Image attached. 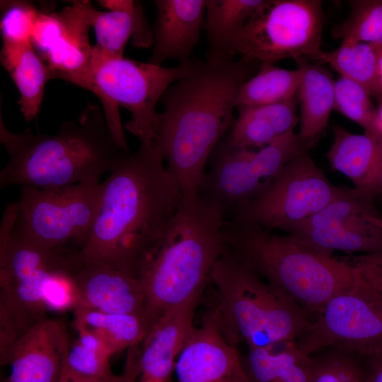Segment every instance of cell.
I'll return each instance as SVG.
<instances>
[{"label": "cell", "instance_id": "3", "mask_svg": "<svg viewBox=\"0 0 382 382\" xmlns=\"http://www.w3.org/2000/svg\"><path fill=\"white\" fill-rule=\"evenodd\" d=\"M0 142L8 161L0 171V187L37 188L99 183L125 151L114 139L104 112L91 103L77 118L64 122L54 134L30 129L13 132L0 115Z\"/></svg>", "mask_w": 382, "mask_h": 382}, {"label": "cell", "instance_id": "25", "mask_svg": "<svg viewBox=\"0 0 382 382\" xmlns=\"http://www.w3.org/2000/svg\"><path fill=\"white\" fill-rule=\"evenodd\" d=\"M241 359L249 382H312V357L296 341L248 349Z\"/></svg>", "mask_w": 382, "mask_h": 382}, {"label": "cell", "instance_id": "28", "mask_svg": "<svg viewBox=\"0 0 382 382\" xmlns=\"http://www.w3.org/2000/svg\"><path fill=\"white\" fill-rule=\"evenodd\" d=\"M74 311V327L94 332L112 355L139 345L147 332L146 320L141 315L106 313L80 307Z\"/></svg>", "mask_w": 382, "mask_h": 382}, {"label": "cell", "instance_id": "36", "mask_svg": "<svg viewBox=\"0 0 382 382\" xmlns=\"http://www.w3.org/2000/svg\"><path fill=\"white\" fill-rule=\"evenodd\" d=\"M111 356L89 347L76 340L70 345L66 366L72 371L88 377H108L113 375L110 359Z\"/></svg>", "mask_w": 382, "mask_h": 382}, {"label": "cell", "instance_id": "14", "mask_svg": "<svg viewBox=\"0 0 382 382\" xmlns=\"http://www.w3.org/2000/svg\"><path fill=\"white\" fill-rule=\"evenodd\" d=\"M324 253H382V219L374 199L343 188L326 207L286 231Z\"/></svg>", "mask_w": 382, "mask_h": 382}, {"label": "cell", "instance_id": "4", "mask_svg": "<svg viewBox=\"0 0 382 382\" xmlns=\"http://www.w3.org/2000/svg\"><path fill=\"white\" fill-rule=\"evenodd\" d=\"M225 210L201 197L183 200L163 235L140 263L147 330L163 314L202 296L226 248Z\"/></svg>", "mask_w": 382, "mask_h": 382}, {"label": "cell", "instance_id": "21", "mask_svg": "<svg viewBox=\"0 0 382 382\" xmlns=\"http://www.w3.org/2000/svg\"><path fill=\"white\" fill-rule=\"evenodd\" d=\"M333 132V142L327 154L330 164L351 180L354 189L374 199L382 192V139L366 133L353 134L340 125L334 127Z\"/></svg>", "mask_w": 382, "mask_h": 382}, {"label": "cell", "instance_id": "22", "mask_svg": "<svg viewBox=\"0 0 382 382\" xmlns=\"http://www.w3.org/2000/svg\"><path fill=\"white\" fill-rule=\"evenodd\" d=\"M297 95L279 103L238 109V117L225 139L233 146L262 148L277 138L294 131Z\"/></svg>", "mask_w": 382, "mask_h": 382}, {"label": "cell", "instance_id": "12", "mask_svg": "<svg viewBox=\"0 0 382 382\" xmlns=\"http://www.w3.org/2000/svg\"><path fill=\"white\" fill-rule=\"evenodd\" d=\"M342 189L333 185L302 150L262 193L234 209L231 220L286 232L326 207Z\"/></svg>", "mask_w": 382, "mask_h": 382}, {"label": "cell", "instance_id": "44", "mask_svg": "<svg viewBox=\"0 0 382 382\" xmlns=\"http://www.w3.org/2000/svg\"><path fill=\"white\" fill-rule=\"evenodd\" d=\"M380 176H381V181L382 184V140H381V159Z\"/></svg>", "mask_w": 382, "mask_h": 382}, {"label": "cell", "instance_id": "19", "mask_svg": "<svg viewBox=\"0 0 382 382\" xmlns=\"http://www.w3.org/2000/svg\"><path fill=\"white\" fill-rule=\"evenodd\" d=\"M201 296L168 310L148 329L139 343L143 378L169 382L177 359L194 332V316Z\"/></svg>", "mask_w": 382, "mask_h": 382}, {"label": "cell", "instance_id": "7", "mask_svg": "<svg viewBox=\"0 0 382 382\" xmlns=\"http://www.w3.org/2000/svg\"><path fill=\"white\" fill-rule=\"evenodd\" d=\"M349 258L352 283L330 299L296 340L308 355L334 349L363 360L382 354V253Z\"/></svg>", "mask_w": 382, "mask_h": 382}, {"label": "cell", "instance_id": "43", "mask_svg": "<svg viewBox=\"0 0 382 382\" xmlns=\"http://www.w3.org/2000/svg\"><path fill=\"white\" fill-rule=\"evenodd\" d=\"M377 112H378V117H379L381 125H382V103L381 104V106L379 109L377 110Z\"/></svg>", "mask_w": 382, "mask_h": 382}, {"label": "cell", "instance_id": "16", "mask_svg": "<svg viewBox=\"0 0 382 382\" xmlns=\"http://www.w3.org/2000/svg\"><path fill=\"white\" fill-rule=\"evenodd\" d=\"M241 366L236 346L224 334L214 308L195 328L175 371L178 382H231Z\"/></svg>", "mask_w": 382, "mask_h": 382}, {"label": "cell", "instance_id": "30", "mask_svg": "<svg viewBox=\"0 0 382 382\" xmlns=\"http://www.w3.org/2000/svg\"><path fill=\"white\" fill-rule=\"evenodd\" d=\"M313 59L328 64L341 77L361 85L370 95L382 93L376 45L366 42H342L335 50H321Z\"/></svg>", "mask_w": 382, "mask_h": 382}, {"label": "cell", "instance_id": "39", "mask_svg": "<svg viewBox=\"0 0 382 382\" xmlns=\"http://www.w3.org/2000/svg\"><path fill=\"white\" fill-rule=\"evenodd\" d=\"M231 382H249L245 374L243 366L238 371Z\"/></svg>", "mask_w": 382, "mask_h": 382}, {"label": "cell", "instance_id": "6", "mask_svg": "<svg viewBox=\"0 0 382 382\" xmlns=\"http://www.w3.org/2000/svg\"><path fill=\"white\" fill-rule=\"evenodd\" d=\"M210 282L218 294L214 308L231 343L248 349L296 341L311 319L306 311L237 258L226 247L214 265Z\"/></svg>", "mask_w": 382, "mask_h": 382}, {"label": "cell", "instance_id": "10", "mask_svg": "<svg viewBox=\"0 0 382 382\" xmlns=\"http://www.w3.org/2000/svg\"><path fill=\"white\" fill-rule=\"evenodd\" d=\"M322 4L320 0H265L238 35L235 55L260 64L314 59L322 50Z\"/></svg>", "mask_w": 382, "mask_h": 382}, {"label": "cell", "instance_id": "41", "mask_svg": "<svg viewBox=\"0 0 382 382\" xmlns=\"http://www.w3.org/2000/svg\"><path fill=\"white\" fill-rule=\"evenodd\" d=\"M139 374H141V369L138 367L133 371L127 382H136Z\"/></svg>", "mask_w": 382, "mask_h": 382}, {"label": "cell", "instance_id": "5", "mask_svg": "<svg viewBox=\"0 0 382 382\" xmlns=\"http://www.w3.org/2000/svg\"><path fill=\"white\" fill-rule=\"evenodd\" d=\"M226 247L266 282L309 315H318L331 298L352 282L350 258H336L295 236L226 219Z\"/></svg>", "mask_w": 382, "mask_h": 382}, {"label": "cell", "instance_id": "15", "mask_svg": "<svg viewBox=\"0 0 382 382\" xmlns=\"http://www.w3.org/2000/svg\"><path fill=\"white\" fill-rule=\"evenodd\" d=\"M91 7L90 1H77L57 12L59 28L40 57L51 79H64L97 96L91 69L93 46L88 40Z\"/></svg>", "mask_w": 382, "mask_h": 382}, {"label": "cell", "instance_id": "37", "mask_svg": "<svg viewBox=\"0 0 382 382\" xmlns=\"http://www.w3.org/2000/svg\"><path fill=\"white\" fill-rule=\"evenodd\" d=\"M138 367H140L139 350L138 345H135L127 349L125 368L120 375L113 374L101 378L84 376L72 371L64 364L59 382H127L133 371Z\"/></svg>", "mask_w": 382, "mask_h": 382}, {"label": "cell", "instance_id": "35", "mask_svg": "<svg viewBox=\"0 0 382 382\" xmlns=\"http://www.w3.org/2000/svg\"><path fill=\"white\" fill-rule=\"evenodd\" d=\"M4 6L1 20L2 41H30L40 11L25 1H9L4 3Z\"/></svg>", "mask_w": 382, "mask_h": 382}, {"label": "cell", "instance_id": "40", "mask_svg": "<svg viewBox=\"0 0 382 382\" xmlns=\"http://www.w3.org/2000/svg\"><path fill=\"white\" fill-rule=\"evenodd\" d=\"M378 72L381 83L382 86V46H378Z\"/></svg>", "mask_w": 382, "mask_h": 382}, {"label": "cell", "instance_id": "18", "mask_svg": "<svg viewBox=\"0 0 382 382\" xmlns=\"http://www.w3.org/2000/svg\"><path fill=\"white\" fill-rule=\"evenodd\" d=\"M74 278L79 294L77 308L138 314L146 318L143 289L137 278L129 272L106 263L79 259Z\"/></svg>", "mask_w": 382, "mask_h": 382}, {"label": "cell", "instance_id": "17", "mask_svg": "<svg viewBox=\"0 0 382 382\" xmlns=\"http://www.w3.org/2000/svg\"><path fill=\"white\" fill-rule=\"evenodd\" d=\"M69 346L61 321L40 320L17 342L8 361V382H59Z\"/></svg>", "mask_w": 382, "mask_h": 382}, {"label": "cell", "instance_id": "27", "mask_svg": "<svg viewBox=\"0 0 382 382\" xmlns=\"http://www.w3.org/2000/svg\"><path fill=\"white\" fill-rule=\"evenodd\" d=\"M265 0H206V59L234 58L235 40Z\"/></svg>", "mask_w": 382, "mask_h": 382}, {"label": "cell", "instance_id": "38", "mask_svg": "<svg viewBox=\"0 0 382 382\" xmlns=\"http://www.w3.org/2000/svg\"><path fill=\"white\" fill-rule=\"evenodd\" d=\"M366 382H382V354L361 360Z\"/></svg>", "mask_w": 382, "mask_h": 382}, {"label": "cell", "instance_id": "34", "mask_svg": "<svg viewBox=\"0 0 382 382\" xmlns=\"http://www.w3.org/2000/svg\"><path fill=\"white\" fill-rule=\"evenodd\" d=\"M78 262L77 253L69 265L54 271L45 282L42 295L47 311L62 312L78 307L79 294L74 278Z\"/></svg>", "mask_w": 382, "mask_h": 382}, {"label": "cell", "instance_id": "8", "mask_svg": "<svg viewBox=\"0 0 382 382\" xmlns=\"http://www.w3.org/2000/svg\"><path fill=\"white\" fill-rule=\"evenodd\" d=\"M198 60L165 67L122 57L103 58L92 54L91 69L97 97L109 129L118 144L129 152L119 106L127 108L132 119L125 129L141 142L157 137L160 113L156 107L166 91L175 81L190 74Z\"/></svg>", "mask_w": 382, "mask_h": 382}, {"label": "cell", "instance_id": "29", "mask_svg": "<svg viewBox=\"0 0 382 382\" xmlns=\"http://www.w3.org/2000/svg\"><path fill=\"white\" fill-rule=\"evenodd\" d=\"M301 66L294 70L262 63L253 76L241 88L236 108H250L287 101L297 95L303 78Z\"/></svg>", "mask_w": 382, "mask_h": 382}, {"label": "cell", "instance_id": "24", "mask_svg": "<svg viewBox=\"0 0 382 382\" xmlns=\"http://www.w3.org/2000/svg\"><path fill=\"white\" fill-rule=\"evenodd\" d=\"M0 61L18 90V105L25 120H34L42 105L45 85L51 79L47 65L31 41H3Z\"/></svg>", "mask_w": 382, "mask_h": 382}, {"label": "cell", "instance_id": "32", "mask_svg": "<svg viewBox=\"0 0 382 382\" xmlns=\"http://www.w3.org/2000/svg\"><path fill=\"white\" fill-rule=\"evenodd\" d=\"M348 17L333 31L342 42L382 46V0L350 1Z\"/></svg>", "mask_w": 382, "mask_h": 382}, {"label": "cell", "instance_id": "20", "mask_svg": "<svg viewBox=\"0 0 382 382\" xmlns=\"http://www.w3.org/2000/svg\"><path fill=\"white\" fill-rule=\"evenodd\" d=\"M157 16L153 47L147 62L161 66L173 59L180 64L190 60L197 44L206 12V0H156Z\"/></svg>", "mask_w": 382, "mask_h": 382}, {"label": "cell", "instance_id": "13", "mask_svg": "<svg viewBox=\"0 0 382 382\" xmlns=\"http://www.w3.org/2000/svg\"><path fill=\"white\" fill-rule=\"evenodd\" d=\"M302 146L294 131L257 151L234 147L222 139L211 156L199 195L221 206L226 213L232 212L262 193Z\"/></svg>", "mask_w": 382, "mask_h": 382}, {"label": "cell", "instance_id": "9", "mask_svg": "<svg viewBox=\"0 0 382 382\" xmlns=\"http://www.w3.org/2000/svg\"><path fill=\"white\" fill-rule=\"evenodd\" d=\"M13 202L4 212L0 227V312L23 335L45 318L43 286L54 271L69 265L78 249L47 248L30 238L16 223Z\"/></svg>", "mask_w": 382, "mask_h": 382}, {"label": "cell", "instance_id": "1", "mask_svg": "<svg viewBox=\"0 0 382 382\" xmlns=\"http://www.w3.org/2000/svg\"><path fill=\"white\" fill-rule=\"evenodd\" d=\"M103 183L100 211L79 259L106 263L136 277L183 201L158 137L119 157Z\"/></svg>", "mask_w": 382, "mask_h": 382}, {"label": "cell", "instance_id": "33", "mask_svg": "<svg viewBox=\"0 0 382 382\" xmlns=\"http://www.w3.org/2000/svg\"><path fill=\"white\" fill-rule=\"evenodd\" d=\"M318 353L317 357L311 355L312 382H366L363 362L359 358L334 349Z\"/></svg>", "mask_w": 382, "mask_h": 382}, {"label": "cell", "instance_id": "31", "mask_svg": "<svg viewBox=\"0 0 382 382\" xmlns=\"http://www.w3.org/2000/svg\"><path fill=\"white\" fill-rule=\"evenodd\" d=\"M370 93L361 85L344 77L335 81V109L359 125L365 133L382 139V125Z\"/></svg>", "mask_w": 382, "mask_h": 382}, {"label": "cell", "instance_id": "42", "mask_svg": "<svg viewBox=\"0 0 382 382\" xmlns=\"http://www.w3.org/2000/svg\"><path fill=\"white\" fill-rule=\"evenodd\" d=\"M140 382H162V381L151 379V378H147L141 377Z\"/></svg>", "mask_w": 382, "mask_h": 382}, {"label": "cell", "instance_id": "26", "mask_svg": "<svg viewBox=\"0 0 382 382\" xmlns=\"http://www.w3.org/2000/svg\"><path fill=\"white\" fill-rule=\"evenodd\" d=\"M303 74L297 91L300 103V131L302 146L311 144L326 128L335 109V81L323 67L296 60Z\"/></svg>", "mask_w": 382, "mask_h": 382}, {"label": "cell", "instance_id": "2", "mask_svg": "<svg viewBox=\"0 0 382 382\" xmlns=\"http://www.w3.org/2000/svg\"><path fill=\"white\" fill-rule=\"evenodd\" d=\"M257 64L234 58L198 60L162 96L156 135L183 200L199 197L207 162L232 129L239 91Z\"/></svg>", "mask_w": 382, "mask_h": 382}, {"label": "cell", "instance_id": "23", "mask_svg": "<svg viewBox=\"0 0 382 382\" xmlns=\"http://www.w3.org/2000/svg\"><path fill=\"white\" fill-rule=\"evenodd\" d=\"M91 22L96 44L93 54L103 58L122 57L125 45L133 37L135 46L146 47L153 43V30L147 23L140 4L125 10L98 11L92 6Z\"/></svg>", "mask_w": 382, "mask_h": 382}, {"label": "cell", "instance_id": "11", "mask_svg": "<svg viewBox=\"0 0 382 382\" xmlns=\"http://www.w3.org/2000/svg\"><path fill=\"white\" fill-rule=\"evenodd\" d=\"M103 183L37 188L21 187L16 223L34 241L49 248H76L90 238L98 215Z\"/></svg>", "mask_w": 382, "mask_h": 382}]
</instances>
